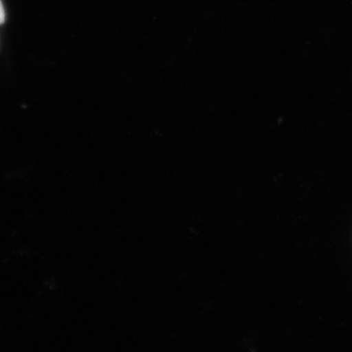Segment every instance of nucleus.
I'll list each match as a JSON object with an SVG mask.
<instances>
[{
    "mask_svg": "<svg viewBox=\"0 0 352 352\" xmlns=\"http://www.w3.org/2000/svg\"><path fill=\"white\" fill-rule=\"evenodd\" d=\"M6 21V12H4L3 6H2L1 0H0V24Z\"/></svg>",
    "mask_w": 352,
    "mask_h": 352,
    "instance_id": "nucleus-1",
    "label": "nucleus"
}]
</instances>
